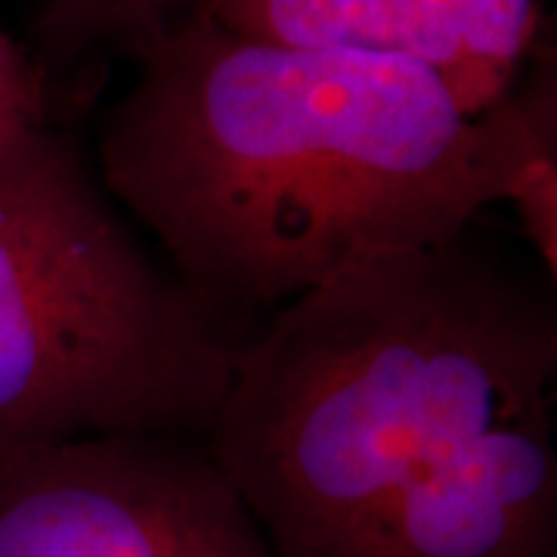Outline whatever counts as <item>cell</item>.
Segmentation results:
<instances>
[{"instance_id": "obj_5", "label": "cell", "mask_w": 557, "mask_h": 557, "mask_svg": "<svg viewBox=\"0 0 557 557\" xmlns=\"http://www.w3.org/2000/svg\"><path fill=\"white\" fill-rule=\"evenodd\" d=\"M239 38L394 53L424 62L468 115L518 81L536 38V0H186Z\"/></svg>"}, {"instance_id": "obj_3", "label": "cell", "mask_w": 557, "mask_h": 557, "mask_svg": "<svg viewBox=\"0 0 557 557\" xmlns=\"http://www.w3.org/2000/svg\"><path fill=\"white\" fill-rule=\"evenodd\" d=\"M236 341L149 258L47 115L0 143V461L112 434L205 437Z\"/></svg>"}, {"instance_id": "obj_4", "label": "cell", "mask_w": 557, "mask_h": 557, "mask_svg": "<svg viewBox=\"0 0 557 557\" xmlns=\"http://www.w3.org/2000/svg\"><path fill=\"white\" fill-rule=\"evenodd\" d=\"M0 557H278L205 443L69 440L0 461Z\"/></svg>"}, {"instance_id": "obj_1", "label": "cell", "mask_w": 557, "mask_h": 557, "mask_svg": "<svg viewBox=\"0 0 557 557\" xmlns=\"http://www.w3.org/2000/svg\"><path fill=\"white\" fill-rule=\"evenodd\" d=\"M137 60L97 174L220 322L461 239L505 196L508 90L468 115L424 62L239 38L196 13Z\"/></svg>"}, {"instance_id": "obj_9", "label": "cell", "mask_w": 557, "mask_h": 557, "mask_svg": "<svg viewBox=\"0 0 557 557\" xmlns=\"http://www.w3.org/2000/svg\"><path fill=\"white\" fill-rule=\"evenodd\" d=\"M47 115L40 75L0 28V143Z\"/></svg>"}, {"instance_id": "obj_6", "label": "cell", "mask_w": 557, "mask_h": 557, "mask_svg": "<svg viewBox=\"0 0 557 557\" xmlns=\"http://www.w3.org/2000/svg\"><path fill=\"white\" fill-rule=\"evenodd\" d=\"M552 406L458 446L381 518L359 557H557Z\"/></svg>"}, {"instance_id": "obj_8", "label": "cell", "mask_w": 557, "mask_h": 557, "mask_svg": "<svg viewBox=\"0 0 557 557\" xmlns=\"http://www.w3.org/2000/svg\"><path fill=\"white\" fill-rule=\"evenodd\" d=\"M168 0H47L40 13V35L47 50L62 60H75L87 47L106 38L139 44L164 25Z\"/></svg>"}, {"instance_id": "obj_2", "label": "cell", "mask_w": 557, "mask_h": 557, "mask_svg": "<svg viewBox=\"0 0 557 557\" xmlns=\"http://www.w3.org/2000/svg\"><path fill=\"white\" fill-rule=\"evenodd\" d=\"M555 381V278L465 233L273 310L201 440L278 557H359L418 480Z\"/></svg>"}, {"instance_id": "obj_7", "label": "cell", "mask_w": 557, "mask_h": 557, "mask_svg": "<svg viewBox=\"0 0 557 557\" xmlns=\"http://www.w3.org/2000/svg\"><path fill=\"white\" fill-rule=\"evenodd\" d=\"M515 143L505 177V196L533 245L539 270L557 276V87L552 69L508 87Z\"/></svg>"}]
</instances>
